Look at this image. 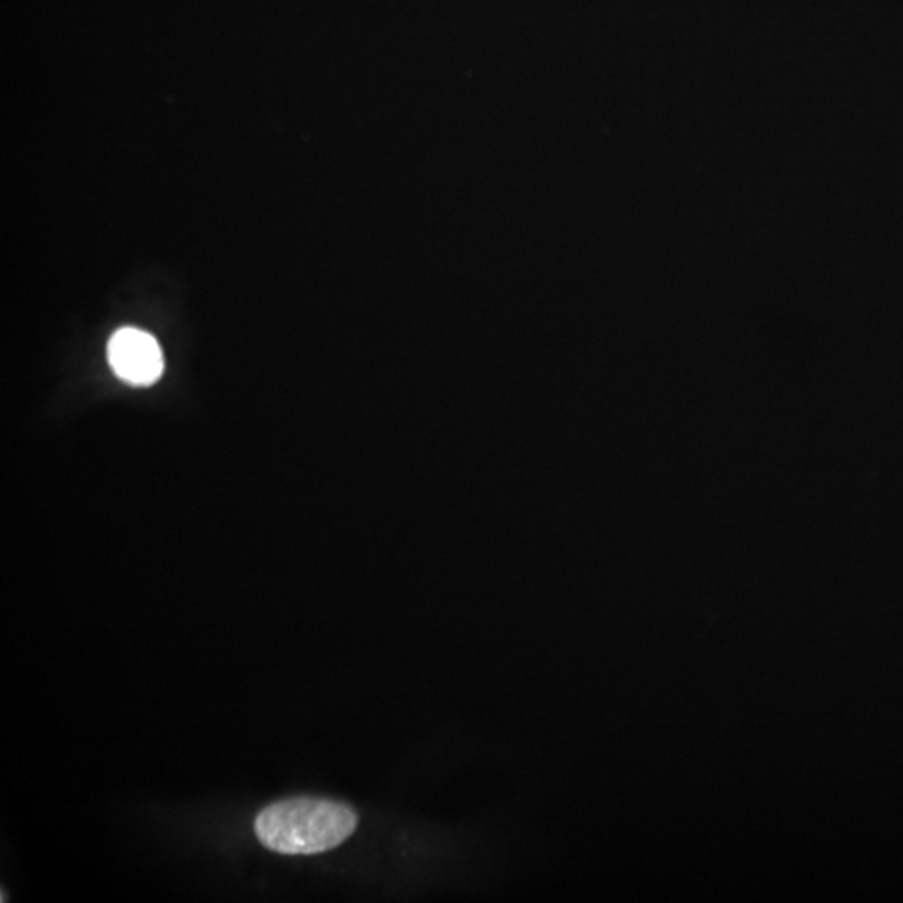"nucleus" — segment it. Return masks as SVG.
<instances>
[{
	"instance_id": "obj_1",
	"label": "nucleus",
	"mask_w": 903,
	"mask_h": 903,
	"mask_svg": "<svg viewBox=\"0 0 903 903\" xmlns=\"http://www.w3.org/2000/svg\"><path fill=\"white\" fill-rule=\"evenodd\" d=\"M359 816L345 803L298 796L267 806L254 820L261 845L281 855H317L353 835Z\"/></svg>"
},
{
	"instance_id": "obj_2",
	"label": "nucleus",
	"mask_w": 903,
	"mask_h": 903,
	"mask_svg": "<svg viewBox=\"0 0 903 903\" xmlns=\"http://www.w3.org/2000/svg\"><path fill=\"white\" fill-rule=\"evenodd\" d=\"M108 360L112 372L129 385H153L163 375L164 359L160 343L142 330H118L109 340Z\"/></svg>"
}]
</instances>
